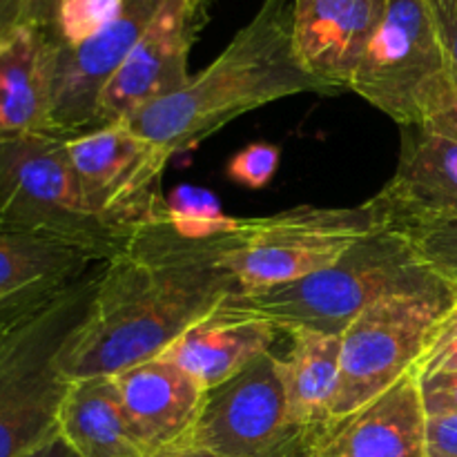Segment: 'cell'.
<instances>
[{
  "label": "cell",
  "mask_w": 457,
  "mask_h": 457,
  "mask_svg": "<svg viewBox=\"0 0 457 457\" xmlns=\"http://www.w3.org/2000/svg\"><path fill=\"white\" fill-rule=\"evenodd\" d=\"M62 134L0 141V226L110 262L129 244L85 205Z\"/></svg>",
  "instance_id": "obj_6"
},
{
  "label": "cell",
  "mask_w": 457,
  "mask_h": 457,
  "mask_svg": "<svg viewBox=\"0 0 457 457\" xmlns=\"http://www.w3.org/2000/svg\"><path fill=\"white\" fill-rule=\"evenodd\" d=\"M440 281L445 279L418 257L409 239L386 226L306 279L232 302L275 324L281 335L299 328L344 335L379 299Z\"/></svg>",
  "instance_id": "obj_4"
},
{
  "label": "cell",
  "mask_w": 457,
  "mask_h": 457,
  "mask_svg": "<svg viewBox=\"0 0 457 457\" xmlns=\"http://www.w3.org/2000/svg\"><path fill=\"white\" fill-rule=\"evenodd\" d=\"M279 335L275 324L230 299L183 333L161 357L186 370L205 391H212L272 351Z\"/></svg>",
  "instance_id": "obj_18"
},
{
  "label": "cell",
  "mask_w": 457,
  "mask_h": 457,
  "mask_svg": "<svg viewBox=\"0 0 457 457\" xmlns=\"http://www.w3.org/2000/svg\"><path fill=\"white\" fill-rule=\"evenodd\" d=\"M112 379L129 431L145 457L183 445L208 395L196 379L163 357L132 366Z\"/></svg>",
  "instance_id": "obj_15"
},
{
  "label": "cell",
  "mask_w": 457,
  "mask_h": 457,
  "mask_svg": "<svg viewBox=\"0 0 457 457\" xmlns=\"http://www.w3.org/2000/svg\"><path fill=\"white\" fill-rule=\"evenodd\" d=\"M422 128H428L433 129V132L442 134V137H449L457 141V87L449 94V98L433 112V116L422 125Z\"/></svg>",
  "instance_id": "obj_30"
},
{
  "label": "cell",
  "mask_w": 457,
  "mask_h": 457,
  "mask_svg": "<svg viewBox=\"0 0 457 457\" xmlns=\"http://www.w3.org/2000/svg\"><path fill=\"white\" fill-rule=\"evenodd\" d=\"M38 3V0H36ZM31 0H0V36L34 12Z\"/></svg>",
  "instance_id": "obj_31"
},
{
  "label": "cell",
  "mask_w": 457,
  "mask_h": 457,
  "mask_svg": "<svg viewBox=\"0 0 457 457\" xmlns=\"http://www.w3.org/2000/svg\"><path fill=\"white\" fill-rule=\"evenodd\" d=\"M210 0H165L145 34L105 85L94 128L123 123L190 80L187 58L208 22Z\"/></svg>",
  "instance_id": "obj_11"
},
{
  "label": "cell",
  "mask_w": 457,
  "mask_h": 457,
  "mask_svg": "<svg viewBox=\"0 0 457 457\" xmlns=\"http://www.w3.org/2000/svg\"><path fill=\"white\" fill-rule=\"evenodd\" d=\"M281 161V147L275 143L257 141L241 147L228 161V179L248 190H263L275 179Z\"/></svg>",
  "instance_id": "obj_25"
},
{
  "label": "cell",
  "mask_w": 457,
  "mask_h": 457,
  "mask_svg": "<svg viewBox=\"0 0 457 457\" xmlns=\"http://www.w3.org/2000/svg\"><path fill=\"white\" fill-rule=\"evenodd\" d=\"M455 87L428 0H386L348 92L400 128H415L427 123Z\"/></svg>",
  "instance_id": "obj_7"
},
{
  "label": "cell",
  "mask_w": 457,
  "mask_h": 457,
  "mask_svg": "<svg viewBox=\"0 0 457 457\" xmlns=\"http://www.w3.org/2000/svg\"><path fill=\"white\" fill-rule=\"evenodd\" d=\"M424 457H457V415L431 413L424 422Z\"/></svg>",
  "instance_id": "obj_27"
},
{
  "label": "cell",
  "mask_w": 457,
  "mask_h": 457,
  "mask_svg": "<svg viewBox=\"0 0 457 457\" xmlns=\"http://www.w3.org/2000/svg\"><path fill=\"white\" fill-rule=\"evenodd\" d=\"M375 199L353 208L297 205L270 217L239 219L214 239L217 259L239 286V297L281 288L333 266L351 248L386 228Z\"/></svg>",
  "instance_id": "obj_5"
},
{
  "label": "cell",
  "mask_w": 457,
  "mask_h": 457,
  "mask_svg": "<svg viewBox=\"0 0 457 457\" xmlns=\"http://www.w3.org/2000/svg\"><path fill=\"white\" fill-rule=\"evenodd\" d=\"M31 3H36V0H31Z\"/></svg>",
  "instance_id": "obj_34"
},
{
  "label": "cell",
  "mask_w": 457,
  "mask_h": 457,
  "mask_svg": "<svg viewBox=\"0 0 457 457\" xmlns=\"http://www.w3.org/2000/svg\"><path fill=\"white\" fill-rule=\"evenodd\" d=\"M455 303L457 290L440 281L366 308L342 335V378L333 422L353 415L413 373L436 326Z\"/></svg>",
  "instance_id": "obj_8"
},
{
  "label": "cell",
  "mask_w": 457,
  "mask_h": 457,
  "mask_svg": "<svg viewBox=\"0 0 457 457\" xmlns=\"http://www.w3.org/2000/svg\"><path fill=\"white\" fill-rule=\"evenodd\" d=\"M165 223L183 239L208 241L235 230L239 219L223 212L212 190L183 183L165 195Z\"/></svg>",
  "instance_id": "obj_22"
},
{
  "label": "cell",
  "mask_w": 457,
  "mask_h": 457,
  "mask_svg": "<svg viewBox=\"0 0 457 457\" xmlns=\"http://www.w3.org/2000/svg\"><path fill=\"white\" fill-rule=\"evenodd\" d=\"M386 0H293L299 62L330 94L346 92L382 22Z\"/></svg>",
  "instance_id": "obj_14"
},
{
  "label": "cell",
  "mask_w": 457,
  "mask_h": 457,
  "mask_svg": "<svg viewBox=\"0 0 457 457\" xmlns=\"http://www.w3.org/2000/svg\"><path fill=\"white\" fill-rule=\"evenodd\" d=\"M317 440L320 436L290 420L281 357L268 351L230 382L208 391L183 445L221 457H308Z\"/></svg>",
  "instance_id": "obj_10"
},
{
  "label": "cell",
  "mask_w": 457,
  "mask_h": 457,
  "mask_svg": "<svg viewBox=\"0 0 457 457\" xmlns=\"http://www.w3.org/2000/svg\"><path fill=\"white\" fill-rule=\"evenodd\" d=\"M288 353L281 357L286 397L295 427L321 436L333 422V404L342 378V335L290 330Z\"/></svg>",
  "instance_id": "obj_20"
},
{
  "label": "cell",
  "mask_w": 457,
  "mask_h": 457,
  "mask_svg": "<svg viewBox=\"0 0 457 457\" xmlns=\"http://www.w3.org/2000/svg\"><path fill=\"white\" fill-rule=\"evenodd\" d=\"M446 373H457V303L436 326L422 357L413 369L418 379Z\"/></svg>",
  "instance_id": "obj_26"
},
{
  "label": "cell",
  "mask_w": 457,
  "mask_h": 457,
  "mask_svg": "<svg viewBox=\"0 0 457 457\" xmlns=\"http://www.w3.org/2000/svg\"><path fill=\"white\" fill-rule=\"evenodd\" d=\"M297 94L333 96L299 62L293 0H263L205 70L123 123L174 156L195 150L239 116Z\"/></svg>",
  "instance_id": "obj_2"
},
{
  "label": "cell",
  "mask_w": 457,
  "mask_h": 457,
  "mask_svg": "<svg viewBox=\"0 0 457 457\" xmlns=\"http://www.w3.org/2000/svg\"><path fill=\"white\" fill-rule=\"evenodd\" d=\"M98 263L105 262L71 245L0 226V324L47 302Z\"/></svg>",
  "instance_id": "obj_19"
},
{
  "label": "cell",
  "mask_w": 457,
  "mask_h": 457,
  "mask_svg": "<svg viewBox=\"0 0 457 457\" xmlns=\"http://www.w3.org/2000/svg\"><path fill=\"white\" fill-rule=\"evenodd\" d=\"M58 433L79 457H145L125 420L114 379H74L58 413Z\"/></svg>",
  "instance_id": "obj_21"
},
{
  "label": "cell",
  "mask_w": 457,
  "mask_h": 457,
  "mask_svg": "<svg viewBox=\"0 0 457 457\" xmlns=\"http://www.w3.org/2000/svg\"><path fill=\"white\" fill-rule=\"evenodd\" d=\"M437 38L445 49L451 76L457 85V0H428Z\"/></svg>",
  "instance_id": "obj_29"
},
{
  "label": "cell",
  "mask_w": 457,
  "mask_h": 457,
  "mask_svg": "<svg viewBox=\"0 0 457 457\" xmlns=\"http://www.w3.org/2000/svg\"><path fill=\"white\" fill-rule=\"evenodd\" d=\"M154 457H221L208 449H199V446H190V445H181L174 446V449L163 451V453L154 455Z\"/></svg>",
  "instance_id": "obj_33"
},
{
  "label": "cell",
  "mask_w": 457,
  "mask_h": 457,
  "mask_svg": "<svg viewBox=\"0 0 457 457\" xmlns=\"http://www.w3.org/2000/svg\"><path fill=\"white\" fill-rule=\"evenodd\" d=\"M38 3L29 16L0 36V141L56 134L52 103L61 38L54 13L47 16Z\"/></svg>",
  "instance_id": "obj_13"
},
{
  "label": "cell",
  "mask_w": 457,
  "mask_h": 457,
  "mask_svg": "<svg viewBox=\"0 0 457 457\" xmlns=\"http://www.w3.org/2000/svg\"><path fill=\"white\" fill-rule=\"evenodd\" d=\"M103 263L47 302L0 324V457H22L58 433L70 388L61 355L83 321Z\"/></svg>",
  "instance_id": "obj_3"
},
{
  "label": "cell",
  "mask_w": 457,
  "mask_h": 457,
  "mask_svg": "<svg viewBox=\"0 0 457 457\" xmlns=\"http://www.w3.org/2000/svg\"><path fill=\"white\" fill-rule=\"evenodd\" d=\"M424 413H455L457 415V373L436 375L418 379Z\"/></svg>",
  "instance_id": "obj_28"
},
{
  "label": "cell",
  "mask_w": 457,
  "mask_h": 457,
  "mask_svg": "<svg viewBox=\"0 0 457 457\" xmlns=\"http://www.w3.org/2000/svg\"><path fill=\"white\" fill-rule=\"evenodd\" d=\"M239 295L214 239H183L168 223L138 230L103 263L87 312L61 355L62 373L70 382L112 378L156 360Z\"/></svg>",
  "instance_id": "obj_1"
},
{
  "label": "cell",
  "mask_w": 457,
  "mask_h": 457,
  "mask_svg": "<svg viewBox=\"0 0 457 457\" xmlns=\"http://www.w3.org/2000/svg\"><path fill=\"white\" fill-rule=\"evenodd\" d=\"M373 199L388 228L457 217V141L422 125L402 128L395 174Z\"/></svg>",
  "instance_id": "obj_16"
},
{
  "label": "cell",
  "mask_w": 457,
  "mask_h": 457,
  "mask_svg": "<svg viewBox=\"0 0 457 457\" xmlns=\"http://www.w3.org/2000/svg\"><path fill=\"white\" fill-rule=\"evenodd\" d=\"M22 457H79V455H76L74 451H71V446L62 440L61 433H56V436L45 440L43 445L36 446L34 451H29V453Z\"/></svg>",
  "instance_id": "obj_32"
},
{
  "label": "cell",
  "mask_w": 457,
  "mask_h": 457,
  "mask_svg": "<svg viewBox=\"0 0 457 457\" xmlns=\"http://www.w3.org/2000/svg\"><path fill=\"white\" fill-rule=\"evenodd\" d=\"M427 413L413 373L330 424L308 457H424Z\"/></svg>",
  "instance_id": "obj_17"
},
{
  "label": "cell",
  "mask_w": 457,
  "mask_h": 457,
  "mask_svg": "<svg viewBox=\"0 0 457 457\" xmlns=\"http://www.w3.org/2000/svg\"><path fill=\"white\" fill-rule=\"evenodd\" d=\"M165 0H125L119 16L76 47L61 43L54 74V132L76 137L92 129L98 101Z\"/></svg>",
  "instance_id": "obj_12"
},
{
  "label": "cell",
  "mask_w": 457,
  "mask_h": 457,
  "mask_svg": "<svg viewBox=\"0 0 457 457\" xmlns=\"http://www.w3.org/2000/svg\"><path fill=\"white\" fill-rule=\"evenodd\" d=\"M123 3L125 0H56L54 25L58 38L67 47L85 43L119 16Z\"/></svg>",
  "instance_id": "obj_24"
},
{
  "label": "cell",
  "mask_w": 457,
  "mask_h": 457,
  "mask_svg": "<svg viewBox=\"0 0 457 457\" xmlns=\"http://www.w3.org/2000/svg\"><path fill=\"white\" fill-rule=\"evenodd\" d=\"M71 165L89 212L110 230L132 239L165 223L163 174L172 154L112 123L67 138Z\"/></svg>",
  "instance_id": "obj_9"
},
{
  "label": "cell",
  "mask_w": 457,
  "mask_h": 457,
  "mask_svg": "<svg viewBox=\"0 0 457 457\" xmlns=\"http://www.w3.org/2000/svg\"><path fill=\"white\" fill-rule=\"evenodd\" d=\"M409 239L418 257L440 279L457 290V217H436L395 228Z\"/></svg>",
  "instance_id": "obj_23"
}]
</instances>
